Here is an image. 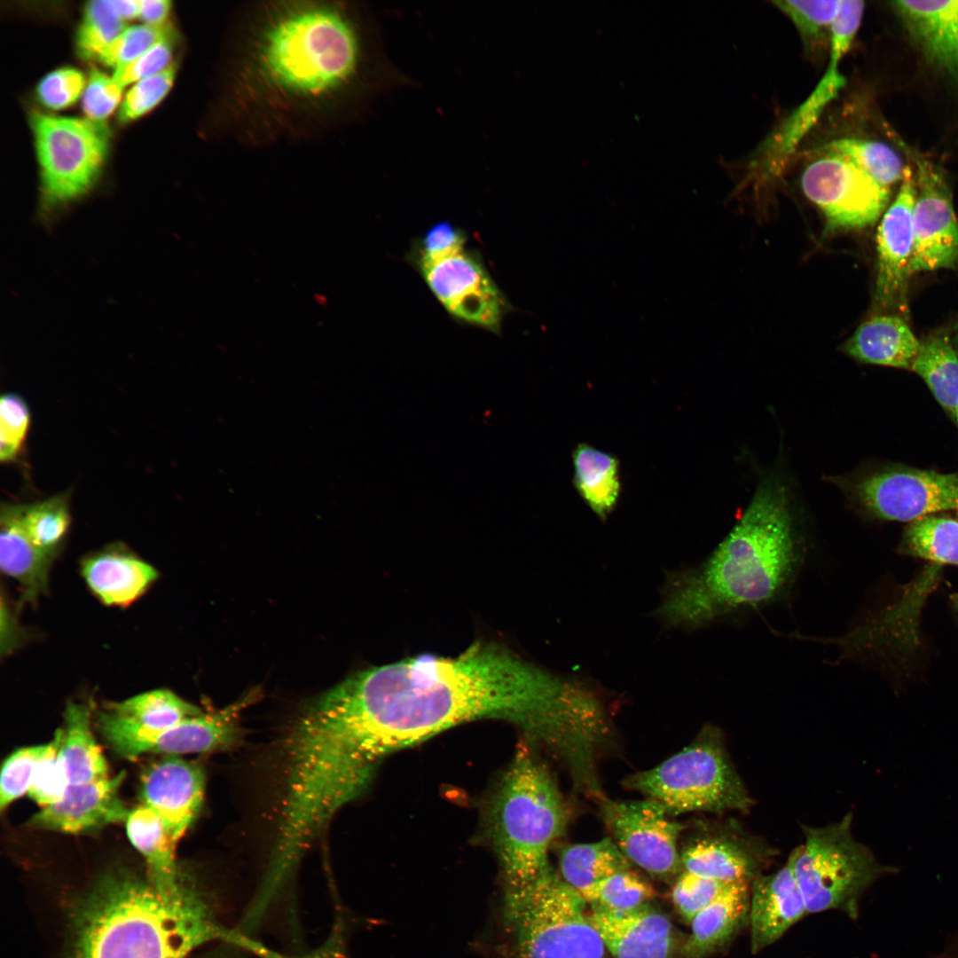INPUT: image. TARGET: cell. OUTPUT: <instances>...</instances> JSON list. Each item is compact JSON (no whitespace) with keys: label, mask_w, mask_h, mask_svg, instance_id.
Segmentation results:
<instances>
[{"label":"cell","mask_w":958,"mask_h":958,"mask_svg":"<svg viewBox=\"0 0 958 958\" xmlns=\"http://www.w3.org/2000/svg\"><path fill=\"white\" fill-rule=\"evenodd\" d=\"M315 706L330 749L373 768L390 753L473 720L507 721L553 756L575 745L581 726L572 680L490 640L454 657L421 655L357 671Z\"/></svg>","instance_id":"obj_1"},{"label":"cell","mask_w":958,"mask_h":958,"mask_svg":"<svg viewBox=\"0 0 958 958\" xmlns=\"http://www.w3.org/2000/svg\"><path fill=\"white\" fill-rule=\"evenodd\" d=\"M794 532L783 487L766 480L711 556L669 578L660 616L695 629L780 599L801 562Z\"/></svg>","instance_id":"obj_2"},{"label":"cell","mask_w":958,"mask_h":958,"mask_svg":"<svg viewBox=\"0 0 958 958\" xmlns=\"http://www.w3.org/2000/svg\"><path fill=\"white\" fill-rule=\"evenodd\" d=\"M190 886L158 890L148 876L115 868L70 901L66 958H185L203 937Z\"/></svg>","instance_id":"obj_3"},{"label":"cell","mask_w":958,"mask_h":958,"mask_svg":"<svg viewBox=\"0 0 958 958\" xmlns=\"http://www.w3.org/2000/svg\"><path fill=\"white\" fill-rule=\"evenodd\" d=\"M363 60L355 23L339 7L279 6L260 28L248 73L262 93L293 102L332 97L357 78Z\"/></svg>","instance_id":"obj_4"},{"label":"cell","mask_w":958,"mask_h":958,"mask_svg":"<svg viewBox=\"0 0 958 958\" xmlns=\"http://www.w3.org/2000/svg\"><path fill=\"white\" fill-rule=\"evenodd\" d=\"M568 821L556 782L525 740L502 776L488 814L505 889L525 887L552 870L548 852Z\"/></svg>","instance_id":"obj_5"},{"label":"cell","mask_w":958,"mask_h":958,"mask_svg":"<svg viewBox=\"0 0 958 958\" xmlns=\"http://www.w3.org/2000/svg\"><path fill=\"white\" fill-rule=\"evenodd\" d=\"M586 904L553 869L525 887L505 889L501 918L511 958H604Z\"/></svg>","instance_id":"obj_6"},{"label":"cell","mask_w":958,"mask_h":958,"mask_svg":"<svg viewBox=\"0 0 958 958\" xmlns=\"http://www.w3.org/2000/svg\"><path fill=\"white\" fill-rule=\"evenodd\" d=\"M624 786L659 804L668 815L745 813L754 803L729 759L720 732L711 726L660 765L627 777Z\"/></svg>","instance_id":"obj_7"},{"label":"cell","mask_w":958,"mask_h":958,"mask_svg":"<svg viewBox=\"0 0 958 958\" xmlns=\"http://www.w3.org/2000/svg\"><path fill=\"white\" fill-rule=\"evenodd\" d=\"M852 814L825 827L803 826L805 842L788 860L808 914L837 909L854 919L861 895L878 879L898 872L881 864L852 832Z\"/></svg>","instance_id":"obj_8"},{"label":"cell","mask_w":958,"mask_h":958,"mask_svg":"<svg viewBox=\"0 0 958 958\" xmlns=\"http://www.w3.org/2000/svg\"><path fill=\"white\" fill-rule=\"evenodd\" d=\"M40 169L43 205L51 209L91 189L104 167L110 133L88 118L29 114Z\"/></svg>","instance_id":"obj_9"},{"label":"cell","mask_w":958,"mask_h":958,"mask_svg":"<svg viewBox=\"0 0 958 958\" xmlns=\"http://www.w3.org/2000/svg\"><path fill=\"white\" fill-rule=\"evenodd\" d=\"M869 514L882 520L914 522L931 514L958 510V475L893 467L861 476L828 478Z\"/></svg>","instance_id":"obj_10"},{"label":"cell","mask_w":958,"mask_h":958,"mask_svg":"<svg viewBox=\"0 0 958 958\" xmlns=\"http://www.w3.org/2000/svg\"><path fill=\"white\" fill-rule=\"evenodd\" d=\"M805 167L800 184L805 195L822 211L826 232L875 224L884 211L890 189L878 184L846 158L821 148Z\"/></svg>","instance_id":"obj_11"},{"label":"cell","mask_w":958,"mask_h":958,"mask_svg":"<svg viewBox=\"0 0 958 958\" xmlns=\"http://www.w3.org/2000/svg\"><path fill=\"white\" fill-rule=\"evenodd\" d=\"M98 729L112 750L134 760L145 753L179 756L232 745L239 734L234 711L228 707L201 713L165 729H150L109 711L98 713Z\"/></svg>","instance_id":"obj_12"},{"label":"cell","mask_w":958,"mask_h":958,"mask_svg":"<svg viewBox=\"0 0 958 958\" xmlns=\"http://www.w3.org/2000/svg\"><path fill=\"white\" fill-rule=\"evenodd\" d=\"M415 263L435 297L454 318L499 333L510 305L475 251L464 247L439 259Z\"/></svg>","instance_id":"obj_13"},{"label":"cell","mask_w":958,"mask_h":958,"mask_svg":"<svg viewBox=\"0 0 958 958\" xmlns=\"http://www.w3.org/2000/svg\"><path fill=\"white\" fill-rule=\"evenodd\" d=\"M601 812L614 842L630 862L658 877L679 870L678 839L683 826L671 821L659 804L648 798L622 802L604 798Z\"/></svg>","instance_id":"obj_14"},{"label":"cell","mask_w":958,"mask_h":958,"mask_svg":"<svg viewBox=\"0 0 958 958\" xmlns=\"http://www.w3.org/2000/svg\"><path fill=\"white\" fill-rule=\"evenodd\" d=\"M916 196L913 209L914 248L911 275L958 268V217L943 169L912 153Z\"/></svg>","instance_id":"obj_15"},{"label":"cell","mask_w":958,"mask_h":958,"mask_svg":"<svg viewBox=\"0 0 958 958\" xmlns=\"http://www.w3.org/2000/svg\"><path fill=\"white\" fill-rule=\"evenodd\" d=\"M864 10L863 1L841 0L839 12L831 28L826 71L809 97L782 122L762 150L770 170L796 149L828 104L844 88L845 77L840 70V63L852 43Z\"/></svg>","instance_id":"obj_16"},{"label":"cell","mask_w":958,"mask_h":958,"mask_svg":"<svg viewBox=\"0 0 958 958\" xmlns=\"http://www.w3.org/2000/svg\"><path fill=\"white\" fill-rule=\"evenodd\" d=\"M775 852L766 841L730 819L695 838L680 858L685 871L725 882L750 883L763 875Z\"/></svg>","instance_id":"obj_17"},{"label":"cell","mask_w":958,"mask_h":958,"mask_svg":"<svg viewBox=\"0 0 958 958\" xmlns=\"http://www.w3.org/2000/svg\"><path fill=\"white\" fill-rule=\"evenodd\" d=\"M915 196V176L910 167L906 166L898 194L882 217L876 233L875 299L881 308L904 311L907 306Z\"/></svg>","instance_id":"obj_18"},{"label":"cell","mask_w":958,"mask_h":958,"mask_svg":"<svg viewBox=\"0 0 958 958\" xmlns=\"http://www.w3.org/2000/svg\"><path fill=\"white\" fill-rule=\"evenodd\" d=\"M140 789L143 805L160 816L177 843L200 809L205 774L195 763L165 755L145 768Z\"/></svg>","instance_id":"obj_19"},{"label":"cell","mask_w":958,"mask_h":958,"mask_svg":"<svg viewBox=\"0 0 958 958\" xmlns=\"http://www.w3.org/2000/svg\"><path fill=\"white\" fill-rule=\"evenodd\" d=\"M124 778L121 772L114 777L68 785L59 801L43 807L29 823L35 828L78 834L126 821L130 810L119 797Z\"/></svg>","instance_id":"obj_20"},{"label":"cell","mask_w":958,"mask_h":958,"mask_svg":"<svg viewBox=\"0 0 958 958\" xmlns=\"http://www.w3.org/2000/svg\"><path fill=\"white\" fill-rule=\"evenodd\" d=\"M589 918L613 958H670L672 926L663 913L648 904L615 912L592 906Z\"/></svg>","instance_id":"obj_21"},{"label":"cell","mask_w":958,"mask_h":958,"mask_svg":"<svg viewBox=\"0 0 958 958\" xmlns=\"http://www.w3.org/2000/svg\"><path fill=\"white\" fill-rule=\"evenodd\" d=\"M808 914L791 864L750 883L749 924L750 949L757 954L777 941Z\"/></svg>","instance_id":"obj_22"},{"label":"cell","mask_w":958,"mask_h":958,"mask_svg":"<svg viewBox=\"0 0 958 958\" xmlns=\"http://www.w3.org/2000/svg\"><path fill=\"white\" fill-rule=\"evenodd\" d=\"M891 4L927 62L958 82V1Z\"/></svg>","instance_id":"obj_23"},{"label":"cell","mask_w":958,"mask_h":958,"mask_svg":"<svg viewBox=\"0 0 958 958\" xmlns=\"http://www.w3.org/2000/svg\"><path fill=\"white\" fill-rule=\"evenodd\" d=\"M82 574L103 603L119 607L135 601L158 577L153 566L121 549L87 557L82 563Z\"/></svg>","instance_id":"obj_24"},{"label":"cell","mask_w":958,"mask_h":958,"mask_svg":"<svg viewBox=\"0 0 958 958\" xmlns=\"http://www.w3.org/2000/svg\"><path fill=\"white\" fill-rule=\"evenodd\" d=\"M921 342L907 321L898 315H876L864 321L847 340L843 350L867 364L912 370Z\"/></svg>","instance_id":"obj_25"},{"label":"cell","mask_w":958,"mask_h":958,"mask_svg":"<svg viewBox=\"0 0 958 958\" xmlns=\"http://www.w3.org/2000/svg\"><path fill=\"white\" fill-rule=\"evenodd\" d=\"M750 883H734L691 921L683 946L687 958H704L727 945L749 924Z\"/></svg>","instance_id":"obj_26"},{"label":"cell","mask_w":958,"mask_h":958,"mask_svg":"<svg viewBox=\"0 0 958 958\" xmlns=\"http://www.w3.org/2000/svg\"><path fill=\"white\" fill-rule=\"evenodd\" d=\"M125 824L130 843L145 859L146 875L153 883L164 893L179 892L187 882L176 862L177 843L163 821L151 808L141 805L130 811Z\"/></svg>","instance_id":"obj_27"},{"label":"cell","mask_w":958,"mask_h":958,"mask_svg":"<svg viewBox=\"0 0 958 958\" xmlns=\"http://www.w3.org/2000/svg\"><path fill=\"white\" fill-rule=\"evenodd\" d=\"M0 565L15 579L27 601H35L48 590L49 572L55 555L36 547L18 519L14 505H3L0 515Z\"/></svg>","instance_id":"obj_28"},{"label":"cell","mask_w":958,"mask_h":958,"mask_svg":"<svg viewBox=\"0 0 958 958\" xmlns=\"http://www.w3.org/2000/svg\"><path fill=\"white\" fill-rule=\"evenodd\" d=\"M59 758L69 785L82 784L108 777L106 758L90 727V709L83 703H67Z\"/></svg>","instance_id":"obj_29"},{"label":"cell","mask_w":958,"mask_h":958,"mask_svg":"<svg viewBox=\"0 0 958 958\" xmlns=\"http://www.w3.org/2000/svg\"><path fill=\"white\" fill-rule=\"evenodd\" d=\"M574 486L590 509L606 519L616 507L621 491L616 458L586 444L572 453Z\"/></svg>","instance_id":"obj_30"},{"label":"cell","mask_w":958,"mask_h":958,"mask_svg":"<svg viewBox=\"0 0 958 958\" xmlns=\"http://www.w3.org/2000/svg\"><path fill=\"white\" fill-rule=\"evenodd\" d=\"M559 860L561 878L577 891L631 868L630 860L609 837L567 846L561 852Z\"/></svg>","instance_id":"obj_31"},{"label":"cell","mask_w":958,"mask_h":958,"mask_svg":"<svg viewBox=\"0 0 958 958\" xmlns=\"http://www.w3.org/2000/svg\"><path fill=\"white\" fill-rule=\"evenodd\" d=\"M912 371L924 381L938 402L958 421V354L950 338L934 334L921 342Z\"/></svg>","instance_id":"obj_32"},{"label":"cell","mask_w":958,"mask_h":958,"mask_svg":"<svg viewBox=\"0 0 958 958\" xmlns=\"http://www.w3.org/2000/svg\"><path fill=\"white\" fill-rule=\"evenodd\" d=\"M107 711L150 729H165L203 711L168 689H154L119 703Z\"/></svg>","instance_id":"obj_33"},{"label":"cell","mask_w":958,"mask_h":958,"mask_svg":"<svg viewBox=\"0 0 958 958\" xmlns=\"http://www.w3.org/2000/svg\"><path fill=\"white\" fill-rule=\"evenodd\" d=\"M901 546L907 554L958 566V521L928 515L911 522Z\"/></svg>","instance_id":"obj_34"},{"label":"cell","mask_w":958,"mask_h":958,"mask_svg":"<svg viewBox=\"0 0 958 958\" xmlns=\"http://www.w3.org/2000/svg\"><path fill=\"white\" fill-rule=\"evenodd\" d=\"M14 507L30 541L42 551L56 556L70 525L67 496L61 494L31 505H14Z\"/></svg>","instance_id":"obj_35"},{"label":"cell","mask_w":958,"mask_h":958,"mask_svg":"<svg viewBox=\"0 0 958 958\" xmlns=\"http://www.w3.org/2000/svg\"><path fill=\"white\" fill-rule=\"evenodd\" d=\"M821 148L851 161L883 186L889 187L902 179L905 167L901 159L890 145L880 141L839 137Z\"/></svg>","instance_id":"obj_36"},{"label":"cell","mask_w":958,"mask_h":958,"mask_svg":"<svg viewBox=\"0 0 958 958\" xmlns=\"http://www.w3.org/2000/svg\"><path fill=\"white\" fill-rule=\"evenodd\" d=\"M578 892L586 903L615 912L635 909L655 896L652 886L631 868L616 872Z\"/></svg>","instance_id":"obj_37"},{"label":"cell","mask_w":958,"mask_h":958,"mask_svg":"<svg viewBox=\"0 0 958 958\" xmlns=\"http://www.w3.org/2000/svg\"><path fill=\"white\" fill-rule=\"evenodd\" d=\"M793 23L805 47L811 51L830 43L832 25L841 0L772 1Z\"/></svg>","instance_id":"obj_38"},{"label":"cell","mask_w":958,"mask_h":958,"mask_svg":"<svg viewBox=\"0 0 958 958\" xmlns=\"http://www.w3.org/2000/svg\"><path fill=\"white\" fill-rule=\"evenodd\" d=\"M125 28V21L116 13L110 0L88 2L75 37L78 54L85 59L97 60Z\"/></svg>","instance_id":"obj_39"},{"label":"cell","mask_w":958,"mask_h":958,"mask_svg":"<svg viewBox=\"0 0 958 958\" xmlns=\"http://www.w3.org/2000/svg\"><path fill=\"white\" fill-rule=\"evenodd\" d=\"M48 743L22 747L14 750L2 765L0 776V807L28 793Z\"/></svg>","instance_id":"obj_40"},{"label":"cell","mask_w":958,"mask_h":958,"mask_svg":"<svg viewBox=\"0 0 958 958\" xmlns=\"http://www.w3.org/2000/svg\"><path fill=\"white\" fill-rule=\"evenodd\" d=\"M734 883L709 878L684 870L673 886L672 901L682 917L691 923L698 913L718 899Z\"/></svg>","instance_id":"obj_41"},{"label":"cell","mask_w":958,"mask_h":958,"mask_svg":"<svg viewBox=\"0 0 958 958\" xmlns=\"http://www.w3.org/2000/svg\"><path fill=\"white\" fill-rule=\"evenodd\" d=\"M169 25L126 27L98 56V61L116 68L143 54L160 40L171 35Z\"/></svg>","instance_id":"obj_42"},{"label":"cell","mask_w":958,"mask_h":958,"mask_svg":"<svg viewBox=\"0 0 958 958\" xmlns=\"http://www.w3.org/2000/svg\"><path fill=\"white\" fill-rule=\"evenodd\" d=\"M62 729H58L35 773L29 797L40 806L45 807L59 801L69 783L65 766L59 758Z\"/></svg>","instance_id":"obj_43"},{"label":"cell","mask_w":958,"mask_h":958,"mask_svg":"<svg viewBox=\"0 0 958 958\" xmlns=\"http://www.w3.org/2000/svg\"><path fill=\"white\" fill-rule=\"evenodd\" d=\"M176 75V64L152 76L142 79L128 90L118 113L120 122L134 121L158 105L171 88Z\"/></svg>","instance_id":"obj_44"},{"label":"cell","mask_w":958,"mask_h":958,"mask_svg":"<svg viewBox=\"0 0 958 958\" xmlns=\"http://www.w3.org/2000/svg\"><path fill=\"white\" fill-rule=\"evenodd\" d=\"M29 411L14 394L2 396L0 402V459L13 461L20 454L29 428Z\"/></svg>","instance_id":"obj_45"},{"label":"cell","mask_w":958,"mask_h":958,"mask_svg":"<svg viewBox=\"0 0 958 958\" xmlns=\"http://www.w3.org/2000/svg\"><path fill=\"white\" fill-rule=\"evenodd\" d=\"M86 81L78 69L61 67L42 78L36 87V97L47 108L63 109L73 105L82 95Z\"/></svg>","instance_id":"obj_46"},{"label":"cell","mask_w":958,"mask_h":958,"mask_svg":"<svg viewBox=\"0 0 958 958\" xmlns=\"http://www.w3.org/2000/svg\"><path fill=\"white\" fill-rule=\"evenodd\" d=\"M122 89L113 76L91 67L82 97L87 118L103 122L120 104Z\"/></svg>","instance_id":"obj_47"},{"label":"cell","mask_w":958,"mask_h":958,"mask_svg":"<svg viewBox=\"0 0 958 958\" xmlns=\"http://www.w3.org/2000/svg\"><path fill=\"white\" fill-rule=\"evenodd\" d=\"M172 37L171 35L160 40L134 60L114 68L113 77L124 87L167 68L173 63Z\"/></svg>","instance_id":"obj_48"},{"label":"cell","mask_w":958,"mask_h":958,"mask_svg":"<svg viewBox=\"0 0 958 958\" xmlns=\"http://www.w3.org/2000/svg\"><path fill=\"white\" fill-rule=\"evenodd\" d=\"M467 236L449 221L431 226L420 240L412 258L414 263L428 262L452 254L465 247Z\"/></svg>","instance_id":"obj_49"},{"label":"cell","mask_w":958,"mask_h":958,"mask_svg":"<svg viewBox=\"0 0 958 958\" xmlns=\"http://www.w3.org/2000/svg\"><path fill=\"white\" fill-rule=\"evenodd\" d=\"M22 632L9 606L2 600L1 604V653L10 654L20 644Z\"/></svg>","instance_id":"obj_50"},{"label":"cell","mask_w":958,"mask_h":958,"mask_svg":"<svg viewBox=\"0 0 958 958\" xmlns=\"http://www.w3.org/2000/svg\"><path fill=\"white\" fill-rule=\"evenodd\" d=\"M171 9V3L167 0H140L139 18L146 25L161 26Z\"/></svg>","instance_id":"obj_51"},{"label":"cell","mask_w":958,"mask_h":958,"mask_svg":"<svg viewBox=\"0 0 958 958\" xmlns=\"http://www.w3.org/2000/svg\"><path fill=\"white\" fill-rule=\"evenodd\" d=\"M111 4L124 21L139 16L140 0L111 1Z\"/></svg>","instance_id":"obj_52"},{"label":"cell","mask_w":958,"mask_h":958,"mask_svg":"<svg viewBox=\"0 0 958 958\" xmlns=\"http://www.w3.org/2000/svg\"><path fill=\"white\" fill-rule=\"evenodd\" d=\"M950 341L958 354V318L953 326Z\"/></svg>","instance_id":"obj_53"},{"label":"cell","mask_w":958,"mask_h":958,"mask_svg":"<svg viewBox=\"0 0 958 958\" xmlns=\"http://www.w3.org/2000/svg\"><path fill=\"white\" fill-rule=\"evenodd\" d=\"M953 601L956 608L958 609V593L953 597Z\"/></svg>","instance_id":"obj_54"}]
</instances>
